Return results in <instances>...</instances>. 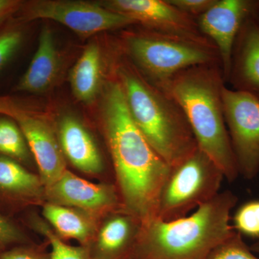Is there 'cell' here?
<instances>
[{"mask_svg":"<svg viewBox=\"0 0 259 259\" xmlns=\"http://www.w3.org/2000/svg\"><path fill=\"white\" fill-rule=\"evenodd\" d=\"M60 66V56L54 34L45 25L40 30L37 50L31 62L15 90L29 93H46L55 83Z\"/></svg>","mask_w":259,"mask_h":259,"instance_id":"16","label":"cell"},{"mask_svg":"<svg viewBox=\"0 0 259 259\" xmlns=\"http://www.w3.org/2000/svg\"><path fill=\"white\" fill-rule=\"evenodd\" d=\"M250 248L253 253L259 256V240H257L253 244L250 245Z\"/></svg>","mask_w":259,"mask_h":259,"instance_id":"30","label":"cell"},{"mask_svg":"<svg viewBox=\"0 0 259 259\" xmlns=\"http://www.w3.org/2000/svg\"><path fill=\"white\" fill-rule=\"evenodd\" d=\"M223 103L239 175L253 180L259 173V99L226 86Z\"/></svg>","mask_w":259,"mask_h":259,"instance_id":"7","label":"cell"},{"mask_svg":"<svg viewBox=\"0 0 259 259\" xmlns=\"http://www.w3.org/2000/svg\"><path fill=\"white\" fill-rule=\"evenodd\" d=\"M26 111L15 100L10 97H0V114L14 119L19 115Z\"/></svg>","mask_w":259,"mask_h":259,"instance_id":"28","label":"cell"},{"mask_svg":"<svg viewBox=\"0 0 259 259\" xmlns=\"http://www.w3.org/2000/svg\"><path fill=\"white\" fill-rule=\"evenodd\" d=\"M23 3L18 0H0V21L18 11Z\"/></svg>","mask_w":259,"mask_h":259,"instance_id":"29","label":"cell"},{"mask_svg":"<svg viewBox=\"0 0 259 259\" xmlns=\"http://www.w3.org/2000/svg\"><path fill=\"white\" fill-rule=\"evenodd\" d=\"M101 5L148 30L212 44L200 31L196 19L182 13L167 0H110Z\"/></svg>","mask_w":259,"mask_h":259,"instance_id":"9","label":"cell"},{"mask_svg":"<svg viewBox=\"0 0 259 259\" xmlns=\"http://www.w3.org/2000/svg\"><path fill=\"white\" fill-rule=\"evenodd\" d=\"M124 47L141 74L162 89L181 71L204 64L221 65L217 48L206 44L148 30L129 32Z\"/></svg>","mask_w":259,"mask_h":259,"instance_id":"5","label":"cell"},{"mask_svg":"<svg viewBox=\"0 0 259 259\" xmlns=\"http://www.w3.org/2000/svg\"><path fill=\"white\" fill-rule=\"evenodd\" d=\"M207 259H259L243 236L235 231L231 236L212 250Z\"/></svg>","mask_w":259,"mask_h":259,"instance_id":"23","label":"cell"},{"mask_svg":"<svg viewBox=\"0 0 259 259\" xmlns=\"http://www.w3.org/2000/svg\"><path fill=\"white\" fill-rule=\"evenodd\" d=\"M102 118L122 209L142 223L156 219L160 194L171 167L135 123L117 79L109 81L104 90Z\"/></svg>","mask_w":259,"mask_h":259,"instance_id":"1","label":"cell"},{"mask_svg":"<svg viewBox=\"0 0 259 259\" xmlns=\"http://www.w3.org/2000/svg\"><path fill=\"white\" fill-rule=\"evenodd\" d=\"M117 78L135 123L168 166L195 152L198 146L190 123L172 97L128 65L120 66Z\"/></svg>","mask_w":259,"mask_h":259,"instance_id":"4","label":"cell"},{"mask_svg":"<svg viewBox=\"0 0 259 259\" xmlns=\"http://www.w3.org/2000/svg\"><path fill=\"white\" fill-rule=\"evenodd\" d=\"M232 226L242 236L259 240V199L240 206L233 215Z\"/></svg>","mask_w":259,"mask_h":259,"instance_id":"22","label":"cell"},{"mask_svg":"<svg viewBox=\"0 0 259 259\" xmlns=\"http://www.w3.org/2000/svg\"><path fill=\"white\" fill-rule=\"evenodd\" d=\"M44 197L49 203L79 209L98 218L122 209L116 186L93 183L69 170L46 187Z\"/></svg>","mask_w":259,"mask_h":259,"instance_id":"11","label":"cell"},{"mask_svg":"<svg viewBox=\"0 0 259 259\" xmlns=\"http://www.w3.org/2000/svg\"><path fill=\"white\" fill-rule=\"evenodd\" d=\"M227 82L259 99V16L248 19L237 35Z\"/></svg>","mask_w":259,"mask_h":259,"instance_id":"13","label":"cell"},{"mask_svg":"<svg viewBox=\"0 0 259 259\" xmlns=\"http://www.w3.org/2000/svg\"><path fill=\"white\" fill-rule=\"evenodd\" d=\"M224 179L219 167L197 148L171 167L160 194L158 219L171 221L188 215L221 192Z\"/></svg>","mask_w":259,"mask_h":259,"instance_id":"6","label":"cell"},{"mask_svg":"<svg viewBox=\"0 0 259 259\" xmlns=\"http://www.w3.org/2000/svg\"><path fill=\"white\" fill-rule=\"evenodd\" d=\"M0 192L13 198L29 200L44 196L40 177L24 168L18 161L0 156Z\"/></svg>","mask_w":259,"mask_h":259,"instance_id":"19","label":"cell"},{"mask_svg":"<svg viewBox=\"0 0 259 259\" xmlns=\"http://www.w3.org/2000/svg\"><path fill=\"white\" fill-rule=\"evenodd\" d=\"M0 256H1V253H0Z\"/></svg>","mask_w":259,"mask_h":259,"instance_id":"31","label":"cell"},{"mask_svg":"<svg viewBox=\"0 0 259 259\" xmlns=\"http://www.w3.org/2000/svg\"><path fill=\"white\" fill-rule=\"evenodd\" d=\"M14 120L33 154L44 187H49L67 170L66 158L57 136L47 121L27 110Z\"/></svg>","mask_w":259,"mask_h":259,"instance_id":"12","label":"cell"},{"mask_svg":"<svg viewBox=\"0 0 259 259\" xmlns=\"http://www.w3.org/2000/svg\"><path fill=\"white\" fill-rule=\"evenodd\" d=\"M42 215L61 239L76 240L84 246H90L95 241L97 217L93 214L47 202L42 207Z\"/></svg>","mask_w":259,"mask_h":259,"instance_id":"17","label":"cell"},{"mask_svg":"<svg viewBox=\"0 0 259 259\" xmlns=\"http://www.w3.org/2000/svg\"><path fill=\"white\" fill-rule=\"evenodd\" d=\"M142 223L122 209L107 215L90 245L93 259H131Z\"/></svg>","mask_w":259,"mask_h":259,"instance_id":"14","label":"cell"},{"mask_svg":"<svg viewBox=\"0 0 259 259\" xmlns=\"http://www.w3.org/2000/svg\"><path fill=\"white\" fill-rule=\"evenodd\" d=\"M0 259H51V256L35 248L18 247L1 253Z\"/></svg>","mask_w":259,"mask_h":259,"instance_id":"27","label":"cell"},{"mask_svg":"<svg viewBox=\"0 0 259 259\" xmlns=\"http://www.w3.org/2000/svg\"><path fill=\"white\" fill-rule=\"evenodd\" d=\"M182 13L197 20L205 13L217 0H167Z\"/></svg>","mask_w":259,"mask_h":259,"instance_id":"25","label":"cell"},{"mask_svg":"<svg viewBox=\"0 0 259 259\" xmlns=\"http://www.w3.org/2000/svg\"><path fill=\"white\" fill-rule=\"evenodd\" d=\"M58 139L65 158L79 171L88 175H100L105 164L100 149L84 125L72 115L61 117Z\"/></svg>","mask_w":259,"mask_h":259,"instance_id":"15","label":"cell"},{"mask_svg":"<svg viewBox=\"0 0 259 259\" xmlns=\"http://www.w3.org/2000/svg\"><path fill=\"white\" fill-rule=\"evenodd\" d=\"M102 53L95 42L85 48L71 70L70 85L74 96L79 102L91 104L100 91L102 74Z\"/></svg>","mask_w":259,"mask_h":259,"instance_id":"18","label":"cell"},{"mask_svg":"<svg viewBox=\"0 0 259 259\" xmlns=\"http://www.w3.org/2000/svg\"><path fill=\"white\" fill-rule=\"evenodd\" d=\"M23 32L18 30L0 33V71L11 60L23 44Z\"/></svg>","mask_w":259,"mask_h":259,"instance_id":"24","label":"cell"},{"mask_svg":"<svg viewBox=\"0 0 259 259\" xmlns=\"http://www.w3.org/2000/svg\"><path fill=\"white\" fill-rule=\"evenodd\" d=\"M238 200L223 191L185 217L142 223L131 259H207L234 233L231 214Z\"/></svg>","mask_w":259,"mask_h":259,"instance_id":"3","label":"cell"},{"mask_svg":"<svg viewBox=\"0 0 259 259\" xmlns=\"http://www.w3.org/2000/svg\"><path fill=\"white\" fill-rule=\"evenodd\" d=\"M23 18L27 20H54L82 37L137 25L132 19L107 9L102 5L83 1H35L24 10Z\"/></svg>","mask_w":259,"mask_h":259,"instance_id":"8","label":"cell"},{"mask_svg":"<svg viewBox=\"0 0 259 259\" xmlns=\"http://www.w3.org/2000/svg\"><path fill=\"white\" fill-rule=\"evenodd\" d=\"M255 16H259V0H217L197 19L200 31L217 48L226 83L237 35L245 22Z\"/></svg>","mask_w":259,"mask_h":259,"instance_id":"10","label":"cell"},{"mask_svg":"<svg viewBox=\"0 0 259 259\" xmlns=\"http://www.w3.org/2000/svg\"><path fill=\"white\" fill-rule=\"evenodd\" d=\"M26 139L18 124L8 118L0 119V153L16 161L30 158Z\"/></svg>","mask_w":259,"mask_h":259,"instance_id":"20","label":"cell"},{"mask_svg":"<svg viewBox=\"0 0 259 259\" xmlns=\"http://www.w3.org/2000/svg\"><path fill=\"white\" fill-rule=\"evenodd\" d=\"M23 241V236L18 228L0 214V247Z\"/></svg>","mask_w":259,"mask_h":259,"instance_id":"26","label":"cell"},{"mask_svg":"<svg viewBox=\"0 0 259 259\" xmlns=\"http://www.w3.org/2000/svg\"><path fill=\"white\" fill-rule=\"evenodd\" d=\"M36 227L50 243L51 259H93L90 246H73L67 244L44 223L37 222Z\"/></svg>","mask_w":259,"mask_h":259,"instance_id":"21","label":"cell"},{"mask_svg":"<svg viewBox=\"0 0 259 259\" xmlns=\"http://www.w3.org/2000/svg\"><path fill=\"white\" fill-rule=\"evenodd\" d=\"M225 87L221 65L204 64L177 73L161 90L185 112L199 149L233 182L240 175L225 120Z\"/></svg>","mask_w":259,"mask_h":259,"instance_id":"2","label":"cell"}]
</instances>
